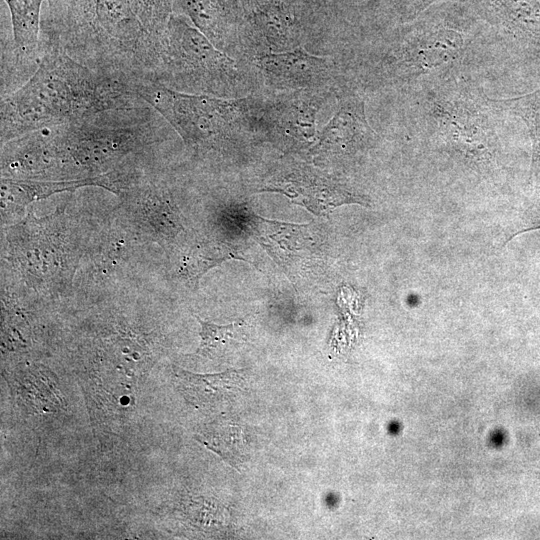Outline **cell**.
Instances as JSON below:
<instances>
[{"mask_svg": "<svg viewBox=\"0 0 540 540\" xmlns=\"http://www.w3.org/2000/svg\"><path fill=\"white\" fill-rule=\"evenodd\" d=\"M370 131L365 119L363 104L346 103L331 119L322 133V142L350 144Z\"/></svg>", "mask_w": 540, "mask_h": 540, "instance_id": "obj_10", "label": "cell"}, {"mask_svg": "<svg viewBox=\"0 0 540 540\" xmlns=\"http://www.w3.org/2000/svg\"><path fill=\"white\" fill-rule=\"evenodd\" d=\"M4 1L10 12L12 35L1 39V96L22 86L39 65L41 6L46 0Z\"/></svg>", "mask_w": 540, "mask_h": 540, "instance_id": "obj_4", "label": "cell"}, {"mask_svg": "<svg viewBox=\"0 0 540 540\" xmlns=\"http://www.w3.org/2000/svg\"><path fill=\"white\" fill-rule=\"evenodd\" d=\"M260 65L270 80L285 86L308 84L327 71L324 58L313 56L302 47L292 52L262 56Z\"/></svg>", "mask_w": 540, "mask_h": 540, "instance_id": "obj_8", "label": "cell"}, {"mask_svg": "<svg viewBox=\"0 0 540 540\" xmlns=\"http://www.w3.org/2000/svg\"><path fill=\"white\" fill-rule=\"evenodd\" d=\"M170 124L141 100L26 134L39 179L75 180L137 168L135 159L160 144Z\"/></svg>", "mask_w": 540, "mask_h": 540, "instance_id": "obj_1", "label": "cell"}, {"mask_svg": "<svg viewBox=\"0 0 540 540\" xmlns=\"http://www.w3.org/2000/svg\"><path fill=\"white\" fill-rule=\"evenodd\" d=\"M231 258L243 259L237 256L228 245L221 243H203L191 250L184 260L182 270L193 282H197L200 277L210 268Z\"/></svg>", "mask_w": 540, "mask_h": 540, "instance_id": "obj_11", "label": "cell"}, {"mask_svg": "<svg viewBox=\"0 0 540 540\" xmlns=\"http://www.w3.org/2000/svg\"><path fill=\"white\" fill-rule=\"evenodd\" d=\"M233 61L182 17L170 15L154 82L167 88L217 92L231 80Z\"/></svg>", "mask_w": 540, "mask_h": 540, "instance_id": "obj_3", "label": "cell"}, {"mask_svg": "<svg viewBox=\"0 0 540 540\" xmlns=\"http://www.w3.org/2000/svg\"><path fill=\"white\" fill-rule=\"evenodd\" d=\"M196 438L235 469L246 459L248 448L244 429L233 419L214 420L204 426Z\"/></svg>", "mask_w": 540, "mask_h": 540, "instance_id": "obj_9", "label": "cell"}, {"mask_svg": "<svg viewBox=\"0 0 540 540\" xmlns=\"http://www.w3.org/2000/svg\"><path fill=\"white\" fill-rule=\"evenodd\" d=\"M460 36L454 32H442L432 35L421 43L417 51V61L421 67L429 68L447 61L461 46Z\"/></svg>", "mask_w": 540, "mask_h": 540, "instance_id": "obj_12", "label": "cell"}, {"mask_svg": "<svg viewBox=\"0 0 540 540\" xmlns=\"http://www.w3.org/2000/svg\"><path fill=\"white\" fill-rule=\"evenodd\" d=\"M185 399L198 409H213L228 403L243 389L244 369H227L214 374H197L183 369L175 372Z\"/></svg>", "mask_w": 540, "mask_h": 540, "instance_id": "obj_6", "label": "cell"}, {"mask_svg": "<svg viewBox=\"0 0 540 540\" xmlns=\"http://www.w3.org/2000/svg\"><path fill=\"white\" fill-rule=\"evenodd\" d=\"M200 323V345L196 355L202 357L212 356V354L225 346L232 340H237L242 322H233L227 325H218L213 322L202 320L196 317Z\"/></svg>", "mask_w": 540, "mask_h": 540, "instance_id": "obj_13", "label": "cell"}, {"mask_svg": "<svg viewBox=\"0 0 540 540\" xmlns=\"http://www.w3.org/2000/svg\"><path fill=\"white\" fill-rule=\"evenodd\" d=\"M33 75L1 96V144L41 128L143 100L136 83L98 73L53 44L40 43Z\"/></svg>", "mask_w": 540, "mask_h": 540, "instance_id": "obj_2", "label": "cell"}, {"mask_svg": "<svg viewBox=\"0 0 540 540\" xmlns=\"http://www.w3.org/2000/svg\"><path fill=\"white\" fill-rule=\"evenodd\" d=\"M278 191L304 205L313 212H324L344 203L364 204L362 198L341 184L320 177L310 170H296L279 178L268 187V191Z\"/></svg>", "mask_w": 540, "mask_h": 540, "instance_id": "obj_5", "label": "cell"}, {"mask_svg": "<svg viewBox=\"0 0 540 540\" xmlns=\"http://www.w3.org/2000/svg\"><path fill=\"white\" fill-rule=\"evenodd\" d=\"M84 186H99L116 192L112 173L75 180H43L2 177L1 198L5 208L21 209L29 203L56 193L73 191Z\"/></svg>", "mask_w": 540, "mask_h": 540, "instance_id": "obj_7", "label": "cell"}]
</instances>
